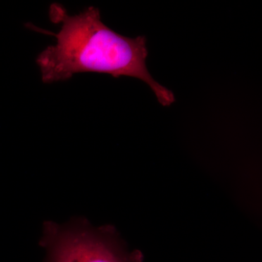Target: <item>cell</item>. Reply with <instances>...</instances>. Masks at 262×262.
<instances>
[{"mask_svg": "<svg viewBox=\"0 0 262 262\" xmlns=\"http://www.w3.org/2000/svg\"><path fill=\"white\" fill-rule=\"evenodd\" d=\"M51 21L61 24L55 46L38 55L36 63L44 83L70 80L76 74H106L134 77L145 82L163 106L175 102L173 93L158 83L146 67V38L125 37L105 25L98 8L89 7L70 15L61 5H51Z\"/></svg>", "mask_w": 262, "mask_h": 262, "instance_id": "cell-1", "label": "cell"}, {"mask_svg": "<svg viewBox=\"0 0 262 262\" xmlns=\"http://www.w3.org/2000/svg\"><path fill=\"white\" fill-rule=\"evenodd\" d=\"M39 246L47 251L46 262H143L139 250L129 252L113 225L93 227L83 217L65 225L43 224Z\"/></svg>", "mask_w": 262, "mask_h": 262, "instance_id": "cell-2", "label": "cell"}]
</instances>
